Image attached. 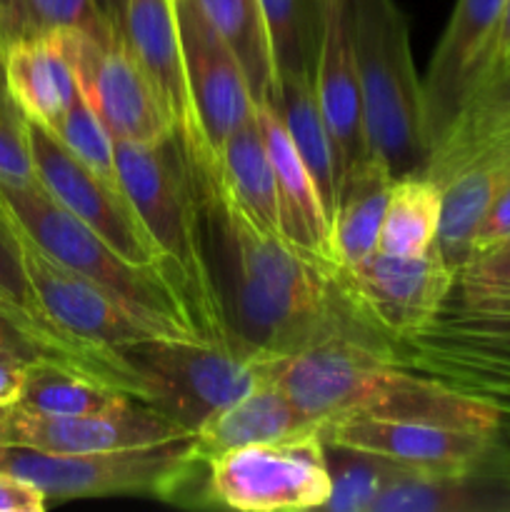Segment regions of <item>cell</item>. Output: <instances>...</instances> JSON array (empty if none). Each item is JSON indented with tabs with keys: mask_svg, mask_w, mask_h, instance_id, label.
Listing matches in <instances>:
<instances>
[{
	"mask_svg": "<svg viewBox=\"0 0 510 512\" xmlns=\"http://www.w3.org/2000/svg\"><path fill=\"white\" fill-rule=\"evenodd\" d=\"M95 5H98L100 13L105 15V20L110 23V28H113L118 35H123L128 0H95Z\"/></svg>",
	"mask_w": 510,
	"mask_h": 512,
	"instance_id": "obj_41",
	"label": "cell"
},
{
	"mask_svg": "<svg viewBox=\"0 0 510 512\" xmlns=\"http://www.w3.org/2000/svg\"><path fill=\"white\" fill-rule=\"evenodd\" d=\"M370 512H510V470L425 475L398 468Z\"/></svg>",
	"mask_w": 510,
	"mask_h": 512,
	"instance_id": "obj_21",
	"label": "cell"
},
{
	"mask_svg": "<svg viewBox=\"0 0 510 512\" xmlns=\"http://www.w3.org/2000/svg\"><path fill=\"white\" fill-rule=\"evenodd\" d=\"M0 203L18 223V228L65 268L103 285L105 290L128 300L130 305L145 313L185 325L200 335L183 295L163 270L143 268L125 260L93 228H88L83 220L63 208L38 180H30V183L0 180Z\"/></svg>",
	"mask_w": 510,
	"mask_h": 512,
	"instance_id": "obj_7",
	"label": "cell"
},
{
	"mask_svg": "<svg viewBox=\"0 0 510 512\" xmlns=\"http://www.w3.org/2000/svg\"><path fill=\"white\" fill-rule=\"evenodd\" d=\"M38 358H48L13 320L0 313V360H23L33 363Z\"/></svg>",
	"mask_w": 510,
	"mask_h": 512,
	"instance_id": "obj_38",
	"label": "cell"
},
{
	"mask_svg": "<svg viewBox=\"0 0 510 512\" xmlns=\"http://www.w3.org/2000/svg\"><path fill=\"white\" fill-rule=\"evenodd\" d=\"M318 3H320V5H325V3H328V0H318Z\"/></svg>",
	"mask_w": 510,
	"mask_h": 512,
	"instance_id": "obj_43",
	"label": "cell"
},
{
	"mask_svg": "<svg viewBox=\"0 0 510 512\" xmlns=\"http://www.w3.org/2000/svg\"><path fill=\"white\" fill-rule=\"evenodd\" d=\"M185 68L200 130L218 160L225 140L255 115V98L243 68L205 20L195 0H175Z\"/></svg>",
	"mask_w": 510,
	"mask_h": 512,
	"instance_id": "obj_16",
	"label": "cell"
},
{
	"mask_svg": "<svg viewBox=\"0 0 510 512\" xmlns=\"http://www.w3.org/2000/svg\"><path fill=\"white\" fill-rule=\"evenodd\" d=\"M195 3L240 63L255 103L263 100L273 103L280 78L260 0H195Z\"/></svg>",
	"mask_w": 510,
	"mask_h": 512,
	"instance_id": "obj_26",
	"label": "cell"
},
{
	"mask_svg": "<svg viewBox=\"0 0 510 512\" xmlns=\"http://www.w3.org/2000/svg\"><path fill=\"white\" fill-rule=\"evenodd\" d=\"M205 468L208 463L200 458L193 435L143 448L78 455L0 445V470L33 483L48 500L153 495L180 503Z\"/></svg>",
	"mask_w": 510,
	"mask_h": 512,
	"instance_id": "obj_6",
	"label": "cell"
},
{
	"mask_svg": "<svg viewBox=\"0 0 510 512\" xmlns=\"http://www.w3.org/2000/svg\"><path fill=\"white\" fill-rule=\"evenodd\" d=\"M460 310L475 315L510 313V240L473 255L455 278Z\"/></svg>",
	"mask_w": 510,
	"mask_h": 512,
	"instance_id": "obj_32",
	"label": "cell"
},
{
	"mask_svg": "<svg viewBox=\"0 0 510 512\" xmlns=\"http://www.w3.org/2000/svg\"><path fill=\"white\" fill-rule=\"evenodd\" d=\"M3 5H5V0H0V8H3Z\"/></svg>",
	"mask_w": 510,
	"mask_h": 512,
	"instance_id": "obj_44",
	"label": "cell"
},
{
	"mask_svg": "<svg viewBox=\"0 0 510 512\" xmlns=\"http://www.w3.org/2000/svg\"><path fill=\"white\" fill-rule=\"evenodd\" d=\"M295 150L313 175L325 210L333 218L338 200V153L333 138L320 113L318 95L313 85V68L280 75L278 95L273 100Z\"/></svg>",
	"mask_w": 510,
	"mask_h": 512,
	"instance_id": "obj_24",
	"label": "cell"
},
{
	"mask_svg": "<svg viewBox=\"0 0 510 512\" xmlns=\"http://www.w3.org/2000/svg\"><path fill=\"white\" fill-rule=\"evenodd\" d=\"M123 38L158 85L175 118V133L198 175H218V160L208 148L195 113L185 68L183 38L175 0H128Z\"/></svg>",
	"mask_w": 510,
	"mask_h": 512,
	"instance_id": "obj_15",
	"label": "cell"
},
{
	"mask_svg": "<svg viewBox=\"0 0 510 512\" xmlns=\"http://www.w3.org/2000/svg\"><path fill=\"white\" fill-rule=\"evenodd\" d=\"M510 60V0L503 3V13H500L498 20V30H495V43H493V53H490V63L488 70H485V78L480 80V85ZM478 85V88H480ZM475 95V93H473Z\"/></svg>",
	"mask_w": 510,
	"mask_h": 512,
	"instance_id": "obj_40",
	"label": "cell"
},
{
	"mask_svg": "<svg viewBox=\"0 0 510 512\" xmlns=\"http://www.w3.org/2000/svg\"><path fill=\"white\" fill-rule=\"evenodd\" d=\"M505 0H458L423 78L430 148L458 120L478 90L493 53ZM433 153V150H430Z\"/></svg>",
	"mask_w": 510,
	"mask_h": 512,
	"instance_id": "obj_14",
	"label": "cell"
},
{
	"mask_svg": "<svg viewBox=\"0 0 510 512\" xmlns=\"http://www.w3.org/2000/svg\"><path fill=\"white\" fill-rule=\"evenodd\" d=\"M120 188L133 203L160 255L165 275L178 288L208 343H238L223 313L208 248V220L193 165L178 135L158 145L115 140Z\"/></svg>",
	"mask_w": 510,
	"mask_h": 512,
	"instance_id": "obj_2",
	"label": "cell"
},
{
	"mask_svg": "<svg viewBox=\"0 0 510 512\" xmlns=\"http://www.w3.org/2000/svg\"><path fill=\"white\" fill-rule=\"evenodd\" d=\"M48 498L40 488L18 475L0 470V512H43Z\"/></svg>",
	"mask_w": 510,
	"mask_h": 512,
	"instance_id": "obj_37",
	"label": "cell"
},
{
	"mask_svg": "<svg viewBox=\"0 0 510 512\" xmlns=\"http://www.w3.org/2000/svg\"><path fill=\"white\" fill-rule=\"evenodd\" d=\"M325 463L330 495L320 510L330 512H370L383 485L398 470V465L378 455L333 443H325Z\"/></svg>",
	"mask_w": 510,
	"mask_h": 512,
	"instance_id": "obj_30",
	"label": "cell"
},
{
	"mask_svg": "<svg viewBox=\"0 0 510 512\" xmlns=\"http://www.w3.org/2000/svg\"><path fill=\"white\" fill-rule=\"evenodd\" d=\"M508 240H510V180L505 183V188L500 190L498 198L493 200L488 213H485L483 223H480L478 233H475L473 238L470 258L478 253H485V250L495 248V245L500 243H508Z\"/></svg>",
	"mask_w": 510,
	"mask_h": 512,
	"instance_id": "obj_36",
	"label": "cell"
},
{
	"mask_svg": "<svg viewBox=\"0 0 510 512\" xmlns=\"http://www.w3.org/2000/svg\"><path fill=\"white\" fill-rule=\"evenodd\" d=\"M333 280L350 313L385 343L413 338L428 328L455 290V273L438 248L418 258H398L375 250Z\"/></svg>",
	"mask_w": 510,
	"mask_h": 512,
	"instance_id": "obj_9",
	"label": "cell"
},
{
	"mask_svg": "<svg viewBox=\"0 0 510 512\" xmlns=\"http://www.w3.org/2000/svg\"><path fill=\"white\" fill-rule=\"evenodd\" d=\"M325 443L365 450L403 470L425 475H473L510 470V445L503 435L473 433L418 420L348 415L320 425Z\"/></svg>",
	"mask_w": 510,
	"mask_h": 512,
	"instance_id": "obj_10",
	"label": "cell"
},
{
	"mask_svg": "<svg viewBox=\"0 0 510 512\" xmlns=\"http://www.w3.org/2000/svg\"><path fill=\"white\" fill-rule=\"evenodd\" d=\"M5 83L25 118L53 130L80 98L70 33L18 40L0 53Z\"/></svg>",
	"mask_w": 510,
	"mask_h": 512,
	"instance_id": "obj_19",
	"label": "cell"
},
{
	"mask_svg": "<svg viewBox=\"0 0 510 512\" xmlns=\"http://www.w3.org/2000/svg\"><path fill=\"white\" fill-rule=\"evenodd\" d=\"M130 398L103 378L60 363L53 358H38L28 363L25 385L15 405L40 415H88L110 408Z\"/></svg>",
	"mask_w": 510,
	"mask_h": 512,
	"instance_id": "obj_27",
	"label": "cell"
},
{
	"mask_svg": "<svg viewBox=\"0 0 510 512\" xmlns=\"http://www.w3.org/2000/svg\"><path fill=\"white\" fill-rule=\"evenodd\" d=\"M280 75L313 68L323 5L318 0H260Z\"/></svg>",
	"mask_w": 510,
	"mask_h": 512,
	"instance_id": "obj_31",
	"label": "cell"
},
{
	"mask_svg": "<svg viewBox=\"0 0 510 512\" xmlns=\"http://www.w3.org/2000/svg\"><path fill=\"white\" fill-rule=\"evenodd\" d=\"M193 435L160 410L123 398L110 408L88 415H40L8 405L3 420V443L45 453H105V450L143 448Z\"/></svg>",
	"mask_w": 510,
	"mask_h": 512,
	"instance_id": "obj_13",
	"label": "cell"
},
{
	"mask_svg": "<svg viewBox=\"0 0 510 512\" xmlns=\"http://www.w3.org/2000/svg\"><path fill=\"white\" fill-rule=\"evenodd\" d=\"M350 30L370 153L395 180L423 175L433 148L403 10L395 0H350Z\"/></svg>",
	"mask_w": 510,
	"mask_h": 512,
	"instance_id": "obj_3",
	"label": "cell"
},
{
	"mask_svg": "<svg viewBox=\"0 0 510 512\" xmlns=\"http://www.w3.org/2000/svg\"><path fill=\"white\" fill-rule=\"evenodd\" d=\"M318 428L273 380L260 383L243 398L210 415L193 433L200 458H210L245 445L273 443Z\"/></svg>",
	"mask_w": 510,
	"mask_h": 512,
	"instance_id": "obj_20",
	"label": "cell"
},
{
	"mask_svg": "<svg viewBox=\"0 0 510 512\" xmlns=\"http://www.w3.org/2000/svg\"><path fill=\"white\" fill-rule=\"evenodd\" d=\"M313 85L320 113L338 153V183L358 160L368 158L363 93L358 60L350 30V0H328L323 5L318 53L313 63Z\"/></svg>",
	"mask_w": 510,
	"mask_h": 512,
	"instance_id": "obj_17",
	"label": "cell"
},
{
	"mask_svg": "<svg viewBox=\"0 0 510 512\" xmlns=\"http://www.w3.org/2000/svg\"><path fill=\"white\" fill-rule=\"evenodd\" d=\"M393 173L373 153L358 160L338 183L330 233H333V270L348 268L378 250L380 228L388 208ZM330 270V273H333Z\"/></svg>",
	"mask_w": 510,
	"mask_h": 512,
	"instance_id": "obj_22",
	"label": "cell"
},
{
	"mask_svg": "<svg viewBox=\"0 0 510 512\" xmlns=\"http://www.w3.org/2000/svg\"><path fill=\"white\" fill-rule=\"evenodd\" d=\"M330 495L320 428L208 460V503L240 512L320 510Z\"/></svg>",
	"mask_w": 510,
	"mask_h": 512,
	"instance_id": "obj_8",
	"label": "cell"
},
{
	"mask_svg": "<svg viewBox=\"0 0 510 512\" xmlns=\"http://www.w3.org/2000/svg\"><path fill=\"white\" fill-rule=\"evenodd\" d=\"M80 95L120 143L158 145L175 138V118L158 85L123 35L110 43L70 33Z\"/></svg>",
	"mask_w": 510,
	"mask_h": 512,
	"instance_id": "obj_11",
	"label": "cell"
},
{
	"mask_svg": "<svg viewBox=\"0 0 510 512\" xmlns=\"http://www.w3.org/2000/svg\"><path fill=\"white\" fill-rule=\"evenodd\" d=\"M443 190L425 175H405L393 183L378 250L398 258H418L438 243Z\"/></svg>",
	"mask_w": 510,
	"mask_h": 512,
	"instance_id": "obj_28",
	"label": "cell"
},
{
	"mask_svg": "<svg viewBox=\"0 0 510 512\" xmlns=\"http://www.w3.org/2000/svg\"><path fill=\"white\" fill-rule=\"evenodd\" d=\"M50 33H83L103 43L118 38L95 0H5L0 8V53Z\"/></svg>",
	"mask_w": 510,
	"mask_h": 512,
	"instance_id": "obj_29",
	"label": "cell"
},
{
	"mask_svg": "<svg viewBox=\"0 0 510 512\" xmlns=\"http://www.w3.org/2000/svg\"><path fill=\"white\" fill-rule=\"evenodd\" d=\"M28 363L23 360H0V405H15L25 385Z\"/></svg>",
	"mask_w": 510,
	"mask_h": 512,
	"instance_id": "obj_39",
	"label": "cell"
},
{
	"mask_svg": "<svg viewBox=\"0 0 510 512\" xmlns=\"http://www.w3.org/2000/svg\"><path fill=\"white\" fill-rule=\"evenodd\" d=\"M15 233H18L20 255H23L25 273H28L40 313L68 343L93 355L108 370L110 380L130 398H133V380H130L120 348L153 338L203 340L185 325L145 313L130 305L128 300L105 290L103 285L65 268L45 250H40L18 228V223H15Z\"/></svg>",
	"mask_w": 510,
	"mask_h": 512,
	"instance_id": "obj_5",
	"label": "cell"
},
{
	"mask_svg": "<svg viewBox=\"0 0 510 512\" xmlns=\"http://www.w3.org/2000/svg\"><path fill=\"white\" fill-rule=\"evenodd\" d=\"M505 315H510V313H505Z\"/></svg>",
	"mask_w": 510,
	"mask_h": 512,
	"instance_id": "obj_45",
	"label": "cell"
},
{
	"mask_svg": "<svg viewBox=\"0 0 510 512\" xmlns=\"http://www.w3.org/2000/svg\"><path fill=\"white\" fill-rule=\"evenodd\" d=\"M195 180L208 225L218 230L223 273L215 280L228 330L240 345L288 355L333 333L368 330L350 313L325 265L255 223L215 178Z\"/></svg>",
	"mask_w": 510,
	"mask_h": 512,
	"instance_id": "obj_1",
	"label": "cell"
},
{
	"mask_svg": "<svg viewBox=\"0 0 510 512\" xmlns=\"http://www.w3.org/2000/svg\"><path fill=\"white\" fill-rule=\"evenodd\" d=\"M0 180L5 183L38 180L30 155L28 118L5 83L3 65H0Z\"/></svg>",
	"mask_w": 510,
	"mask_h": 512,
	"instance_id": "obj_34",
	"label": "cell"
},
{
	"mask_svg": "<svg viewBox=\"0 0 510 512\" xmlns=\"http://www.w3.org/2000/svg\"><path fill=\"white\" fill-rule=\"evenodd\" d=\"M0 313L8 320H13L48 358L68 363L73 368L85 370V373L103 378L105 383L115 385L110 380L108 370L93 358V355L83 353L75 348L73 343L63 338L53 325L45 320L40 313L38 300H35L33 288H30L28 273H25L23 255H20L18 233H15V223L8 215V210L0 203ZM118 388V385H115ZM120 390V388H118ZM128 395V393H125Z\"/></svg>",
	"mask_w": 510,
	"mask_h": 512,
	"instance_id": "obj_23",
	"label": "cell"
},
{
	"mask_svg": "<svg viewBox=\"0 0 510 512\" xmlns=\"http://www.w3.org/2000/svg\"><path fill=\"white\" fill-rule=\"evenodd\" d=\"M133 398L160 410L188 433L213 413L268 383L280 355L255 353L240 343L153 338L120 348Z\"/></svg>",
	"mask_w": 510,
	"mask_h": 512,
	"instance_id": "obj_4",
	"label": "cell"
},
{
	"mask_svg": "<svg viewBox=\"0 0 510 512\" xmlns=\"http://www.w3.org/2000/svg\"><path fill=\"white\" fill-rule=\"evenodd\" d=\"M5 405H0V443H3V420H5Z\"/></svg>",
	"mask_w": 510,
	"mask_h": 512,
	"instance_id": "obj_42",
	"label": "cell"
},
{
	"mask_svg": "<svg viewBox=\"0 0 510 512\" xmlns=\"http://www.w3.org/2000/svg\"><path fill=\"white\" fill-rule=\"evenodd\" d=\"M50 133L85 168L93 170L95 175H100L113 188L123 190L118 178V163H115V138L108 133L103 120L95 115V110L85 103L83 95L70 105L68 113L60 118V123Z\"/></svg>",
	"mask_w": 510,
	"mask_h": 512,
	"instance_id": "obj_33",
	"label": "cell"
},
{
	"mask_svg": "<svg viewBox=\"0 0 510 512\" xmlns=\"http://www.w3.org/2000/svg\"><path fill=\"white\" fill-rule=\"evenodd\" d=\"M455 123L463 125H480V128H490V125H510V60L500 65L470 98L463 113L458 115ZM453 123V125H455ZM450 125V128H453Z\"/></svg>",
	"mask_w": 510,
	"mask_h": 512,
	"instance_id": "obj_35",
	"label": "cell"
},
{
	"mask_svg": "<svg viewBox=\"0 0 510 512\" xmlns=\"http://www.w3.org/2000/svg\"><path fill=\"white\" fill-rule=\"evenodd\" d=\"M213 178L255 223L280 235L278 183L258 115L225 140L218 153V175Z\"/></svg>",
	"mask_w": 510,
	"mask_h": 512,
	"instance_id": "obj_25",
	"label": "cell"
},
{
	"mask_svg": "<svg viewBox=\"0 0 510 512\" xmlns=\"http://www.w3.org/2000/svg\"><path fill=\"white\" fill-rule=\"evenodd\" d=\"M260 130L273 160L275 183H278L280 203V235L293 243L300 253L310 255L333 270V233H330V215L318 193L308 165L295 150L278 110L270 100L255 105Z\"/></svg>",
	"mask_w": 510,
	"mask_h": 512,
	"instance_id": "obj_18",
	"label": "cell"
},
{
	"mask_svg": "<svg viewBox=\"0 0 510 512\" xmlns=\"http://www.w3.org/2000/svg\"><path fill=\"white\" fill-rule=\"evenodd\" d=\"M28 140L35 178L63 208L93 228L125 260L143 268L163 270L158 250L123 190L113 188L85 168L50 130L33 120H28Z\"/></svg>",
	"mask_w": 510,
	"mask_h": 512,
	"instance_id": "obj_12",
	"label": "cell"
}]
</instances>
